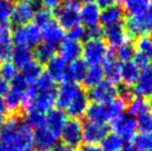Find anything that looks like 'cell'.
I'll list each match as a JSON object with an SVG mask.
<instances>
[{"instance_id":"obj_54","label":"cell","mask_w":152,"mask_h":151,"mask_svg":"<svg viewBox=\"0 0 152 151\" xmlns=\"http://www.w3.org/2000/svg\"><path fill=\"white\" fill-rule=\"evenodd\" d=\"M9 88V84L6 82L4 79L0 78V99H4V95L7 92V90Z\"/></svg>"},{"instance_id":"obj_55","label":"cell","mask_w":152,"mask_h":151,"mask_svg":"<svg viewBox=\"0 0 152 151\" xmlns=\"http://www.w3.org/2000/svg\"><path fill=\"white\" fill-rule=\"evenodd\" d=\"M55 151H78L76 147H72V146H68V144H59L55 148Z\"/></svg>"},{"instance_id":"obj_3","label":"cell","mask_w":152,"mask_h":151,"mask_svg":"<svg viewBox=\"0 0 152 151\" xmlns=\"http://www.w3.org/2000/svg\"><path fill=\"white\" fill-rule=\"evenodd\" d=\"M79 0H64L59 8L56 10V21L64 30H69L80 25L79 18V9H80Z\"/></svg>"},{"instance_id":"obj_23","label":"cell","mask_w":152,"mask_h":151,"mask_svg":"<svg viewBox=\"0 0 152 151\" xmlns=\"http://www.w3.org/2000/svg\"><path fill=\"white\" fill-rule=\"evenodd\" d=\"M67 66L68 63L64 61L59 56H55L46 63V71L45 72L56 82L57 81L62 82L64 80H66Z\"/></svg>"},{"instance_id":"obj_15","label":"cell","mask_w":152,"mask_h":151,"mask_svg":"<svg viewBox=\"0 0 152 151\" xmlns=\"http://www.w3.org/2000/svg\"><path fill=\"white\" fill-rule=\"evenodd\" d=\"M103 37L106 38V43L108 45V47H111L114 49L130 40V37L122 22L106 27L103 29Z\"/></svg>"},{"instance_id":"obj_48","label":"cell","mask_w":152,"mask_h":151,"mask_svg":"<svg viewBox=\"0 0 152 151\" xmlns=\"http://www.w3.org/2000/svg\"><path fill=\"white\" fill-rule=\"evenodd\" d=\"M103 37V28L100 26L86 29V39H102Z\"/></svg>"},{"instance_id":"obj_60","label":"cell","mask_w":152,"mask_h":151,"mask_svg":"<svg viewBox=\"0 0 152 151\" xmlns=\"http://www.w3.org/2000/svg\"><path fill=\"white\" fill-rule=\"evenodd\" d=\"M149 99H150V100H149V103H148V105H149V109H150L152 111V96L150 97Z\"/></svg>"},{"instance_id":"obj_58","label":"cell","mask_w":152,"mask_h":151,"mask_svg":"<svg viewBox=\"0 0 152 151\" xmlns=\"http://www.w3.org/2000/svg\"><path fill=\"white\" fill-rule=\"evenodd\" d=\"M120 151H137L134 149V147L132 144H123V147L121 148Z\"/></svg>"},{"instance_id":"obj_62","label":"cell","mask_w":152,"mask_h":151,"mask_svg":"<svg viewBox=\"0 0 152 151\" xmlns=\"http://www.w3.org/2000/svg\"><path fill=\"white\" fill-rule=\"evenodd\" d=\"M79 1H83V2H86V1H93V0H79Z\"/></svg>"},{"instance_id":"obj_9","label":"cell","mask_w":152,"mask_h":151,"mask_svg":"<svg viewBox=\"0 0 152 151\" xmlns=\"http://www.w3.org/2000/svg\"><path fill=\"white\" fill-rule=\"evenodd\" d=\"M100 16H101V8L94 1H86L80 6L79 9L80 25L83 26L86 29L100 25Z\"/></svg>"},{"instance_id":"obj_19","label":"cell","mask_w":152,"mask_h":151,"mask_svg":"<svg viewBox=\"0 0 152 151\" xmlns=\"http://www.w3.org/2000/svg\"><path fill=\"white\" fill-rule=\"evenodd\" d=\"M123 26L130 38H139L149 34V27L145 15L143 16H128Z\"/></svg>"},{"instance_id":"obj_28","label":"cell","mask_w":152,"mask_h":151,"mask_svg":"<svg viewBox=\"0 0 152 151\" xmlns=\"http://www.w3.org/2000/svg\"><path fill=\"white\" fill-rule=\"evenodd\" d=\"M140 69L138 66H135L133 61L121 63V70H120V76H121V82L127 87H133V84L137 82L138 77L140 75Z\"/></svg>"},{"instance_id":"obj_32","label":"cell","mask_w":152,"mask_h":151,"mask_svg":"<svg viewBox=\"0 0 152 151\" xmlns=\"http://www.w3.org/2000/svg\"><path fill=\"white\" fill-rule=\"evenodd\" d=\"M104 80V75L101 66H90L87 69L86 76L83 78V84L87 88H92Z\"/></svg>"},{"instance_id":"obj_7","label":"cell","mask_w":152,"mask_h":151,"mask_svg":"<svg viewBox=\"0 0 152 151\" xmlns=\"http://www.w3.org/2000/svg\"><path fill=\"white\" fill-rule=\"evenodd\" d=\"M88 97L89 100H91L93 103L106 105L118 97V88L109 81L103 80L99 84L89 89Z\"/></svg>"},{"instance_id":"obj_40","label":"cell","mask_w":152,"mask_h":151,"mask_svg":"<svg viewBox=\"0 0 152 151\" xmlns=\"http://www.w3.org/2000/svg\"><path fill=\"white\" fill-rule=\"evenodd\" d=\"M123 142L117 134L110 132L104 137V139L101 141V146L103 151H120L123 147Z\"/></svg>"},{"instance_id":"obj_33","label":"cell","mask_w":152,"mask_h":151,"mask_svg":"<svg viewBox=\"0 0 152 151\" xmlns=\"http://www.w3.org/2000/svg\"><path fill=\"white\" fill-rule=\"evenodd\" d=\"M106 109H107V116H108V121L110 123L111 121H113L114 119H117L120 116H122V114L126 113L127 103L117 97L112 101L106 103Z\"/></svg>"},{"instance_id":"obj_14","label":"cell","mask_w":152,"mask_h":151,"mask_svg":"<svg viewBox=\"0 0 152 151\" xmlns=\"http://www.w3.org/2000/svg\"><path fill=\"white\" fill-rule=\"evenodd\" d=\"M134 96L140 98H150L152 96V66L143 68L140 70L137 82L132 87Z\"/></svg>"},{"instance_id":"obj_21","label":"cell","mask_w":152,"mask_h":151,"mask_svg":"<svg viewBox=\"0 0 152 151\" xmlns=\"http://www.w3.org/2000/svg\"><path fill=\"white\" fill-rule=\"evenodd\" d=\"M56 92H37L34 101L23 109H34L46 114L56 106Z\"/></svg>"},{"instance_id":"obj_18","label":"cell","mask_w":152,"mask_h":151,"mask_svg":"<svg viewBox=\"0 0 152 151\" xmlns=\"http://www.w3.org/2000/svg\"><path fill=\"white\" fill-rule=\"evenodd\" d=\"M101 67L107 81H109L110 84H114V86L121 84V76H120L121 63L114 57V54L112 51H110L109 55L107 56L104 61L102 62Z\"/></svg>"},{"instance_id":"obj_17","label":"cell","mask_w":152,"mask_h":151,"mask_svg":"<svg viewBox=\"0 0 152 151\" xmlns=\"http://www.w3.org/2000/svg\"><path fill=\"white\" fill-rule=\"evenodd\" d=\"M67 121V113L64 112V110L59 109V108H53L49 112L46 113L45 127L49 131H51L55 136L60 138V133H61L62 129L66 126Z\"/></svg>"},{"instance_id":"obj_11","label":"cell","mask_w":152,"mask_h":151,"mask_svg":"<svg viewBox=\"0 0 152 151\" xmlns=\"http://www.w3.org/2000/svg\"><path fill=\"white\" fill-rule=\"evenodd\" d=\"M41 29V40L43 43L52 47L53 49H58L60 43L64 41L66 38L64 30L59 26V23L55 20H52L50 23L46 25Z\"/></svg>"},{"instance_id":"obj_59","label":"cell","mask_w":152,"mask_h":151,"mask_svg":"<svg viewBox=\"0 0 152 151\" xmlns=\"http://www.w3.org/2000/svg\"><path fill=\"white\" fill-rule=\"evenodd\" d=\"M12 1V0H11ZM13 1H17V2H30V4H34L36 0H13Z\"/></svg>"},{"instance_id":"obj_35","label":"cell","mask_w":152,"mask_h":151,"mask_svg":"<svg viewBox=\"0 0 152 151\" xmlns=\"http://www.w3.org/2000/svg\"><path fill=\"white\" fill-rule=\"evenodd\" d=\"M27 125L31 129H40L45 127L46 122V114L34 109H26L25 110V119Z\"/></svg>"},{"instance_id":"obj_12","label":"cell","mask_w":152,"mask_h":151,"mask_svg":"<svg viewBox=\"0 0 152 151\" xmlns=\"http://www.w3.org/2000/svg\"><path fill=\"white\" fill-rule=\"evenodd\" d=\"M108 133V127L103 123L87 121L82 126V141L86 143L99 144Z\"/></svg>"},{"instance_id":"obj_34","label":"cell","mask_w":152,"mask_h":151,"mask_svg":"<svg viewBox=\"0 0 152 151\" xmlns=\"http://www.w3.org/2000/svg\"><path fill=\"white\" fill-rule=\"evenodd\" d=\"M149 110V105L145 101V99L134 96L127 103V114H129L132 118H137L141 113L145 112Z\"/></svg>"},{"instance_id":"obj_26","label":"cell","mask_w":152,"mask_h":151,"mask_svg":"<svg viewBox=\"0 0 152 151\" xmlns=\"http://www.w3.org/2000/svg\"><path fill=\"white\" fill-rule=\"evenodd\" d=\"M13 47L12 30L9 26L0 28V61L10 60Z\"/></svg>"},{"instance_id":"obj_41","label":"cell","mask_w":152,"mask_h":151,"mask_svg":"<svg viewBox=\"0 0 152 151\" xmlns=\"http://www.w3.org/2000/svg\"><path fill=\"white\" fill-rule=\"evenodd\" d=\"M12 8L13 4L11 0H0V28L10 25Z\"/></svg>"},{"instance_id":"obj_13","label":"cell","mask_w":152,"mask_h":151,"mask_svg":"<svg viewBox=\"0 0 152 151\" xmlns=\"http://www.w3.org/2000/svg\"><path fill=\"white\" fill-rule=\"evenodd\" d=\"M37 9L34 4L30 2H17L13 6L12 12H11V20L13 25L21 26L32 22L36 15Z\"/></svg>"},{"instance_id":"obj_61","label":"cell","mask_w":152,"mask_h":151,"mask_svg":"<svg viewBox=\"0 0 152 151\" xmlns=\"http://www.w3.org/2000/svg\"><path fill=\"white\" fill-rule=\"evenodd\" d=\"M4 118H0V129H1V127H2V123H4Z\"/></svg>"},{"instance_id":"obj_2","label":"cell","mask_w":152,"mask_h":151,"mask_svg":"<svg viewBox=\"0 0 152 151\" xmlns=\"http://www.w3.org/2000/svg\"><path fill=\"white\" fill-rule=\"evenodd\" d=\"M29 84L26 82L20 73H18L10 82L9 88L4 97V105L8 111L16 112L23 107V95Z\"/></svg>"},{"instance_id":"obj_63","label":"cell","mask_w":152,"mask_h":151,"mask_svg":"<svg viewBox=\"0 0 152 151\" xmlns=\"http://www.w3.org/2000/svg\"><path fill=\"white\" fill-rule=\"evenodd\" d=\"M37 151H47V150H37Z\"/></svg>"},{"instance_id":"obj_22","label":"cell","mask_w":152,"mask_h":151,"mask_svg":"<svg viewBox=\"0 0 152 151\" xmlns=\"http://www.w3.org/2000/svg\"><path fill=\"white\" fill-rule=\"evenodd\" d=\"M89 103H90V100H89L88 93L85 90H82L64 109L66 110L64 112L67 113V116H70L72 119H79L80 117L85 116Z\"/></svg>"},{"instance_id":"obj_39","label":"cell","mask_w":152,"mask_h":151,"mask_svg":"<svg viewBox=\"0 0 152 151\" xmlns=\"http://www.w3.org/2000/svg\"><path fill=\"white\" fill-rule=\"evenodd\" d=\"M34 87L36 88L37 92H55L57 91L56 81L51 79L45 71L34 84Z\"/></svg>"},{"instance_id":"obj_5","label":"cell","mask_w":152,"mask_h":151,"mask_svg":"<svg viewBox=\"0 0 152 151\" xmlns=\"http://www.w3.org/2000/svg\"><path fill=\"white\" fill-rule=\"evenodd\" d=\"M13 151H34V131L23 119L19 118L17 131L11 143Z\"/></svg>"},{"instance_id":"obj_42","label":"cell","mask_w":152,"mask_h":151,"mask_svg":"<svg viewBox=\"0 0 152 151\" xmlns=\"http://www.w3.org/2000/svg\"><path fill=\"white\" fill-rule=\"evenodd\" d=\"M135 50L145 55L147 57L151 59L152 61V36L145 34L142 37H139L135 42Z\"/></svg>"},{"instance_id":"obj_4","label":"cell","mask_w":152,"mask_h":151,"mask_svg":"<svg viewBox=\"0 0 152 151\" xmlns=\"http://www.w3.org/2000/svg\"><path fill=\"white\" fill-rule=\"evenodd\" d=\"M12 41L15 45H20L32 48L37 47L41 41V29L32 22L17 26L12 30Z\"/></svg>"},{"instance_id":"obj_20","label":"cell","mask_w":152,"mask_h":151,"mask_svg":"<svg viewBox=\"0 0 152 151\" xmlns=\"http://www.w3.org/2000/svg\"><path fill=\"white\" fill-rule=\"evenodd\" d=\"M58 49H59L60 58L67 63H70L72 61L80 59L82 45L79 41H75L69 38H64V40L60 43Z\"/></svg>"},{"instance_id":"obj_53","label":"cell","mask_w":152,"mask_h":151,"mask_svg":"<svg viewBox=\"0 0 152 151\" xmlns=\"http://www.w3.org/2000/svg\"><path fill=\"white\" fill-rule=\"evenodd\" d=\"M117 1L118 0H94V2L102 9L108 8L110 6H113V4H117Z\"/></svg>"},{"instance_id":"obj_38","label":"cell","mask_w":152,"mask_h":151,"mask_svg":"<svg viewBox=\"0 0 152 151\" xmlns=\"http://www.w3.org/2000/svg\"><path fill=\"white\" fill-rule=\"evenodd\" d=\"M56 56V49L46 43H39L34 51V58L40 65H46Z\"/></svg>"},{"instance_id":"obj_50","label":"cell","mask_w":152,"mask_h":151,"mask_svg":"<svg viewBox=\"0 0 152 151\" xmlns=\"http://www.w3.org/2000/svg\"><path fill=\"white\" fill-rule=\"evenodd\" d=\"M39 2L42 8L52 11V10H57L59 8L61 4L64 2V0H39Z\"/></svg>"},{"instance_id":"obj_56","label":"cell","mask_w":152,"mask_h":151,"mask_svg":"<svg viewBox=\"0 0 152 151\" xmlns=\"http://www.w3.org/2000/svg\"><path fill=\"white\" fill-rule=\"evenodd\" d=\"M7 112H8V110H7V107L4 105V99H0V118H4Z\"/></svg>"},{"instance_id":"obj_64","label":"cell","mask_w":152,"mask_h":151,"mask_svg":"<svg viewBox=\"0 0 152 151\" xmlns=\"http://www.w3.org/2000/svg\"><path fill=\"white\" fill-rule=\"evenodd\" d=\"M0 63H1V61H0Z\"/></svg>"},{"instance_id":"obj_36","label":"cell","mask_w":152,"mask_h":151,"mask_svg":"<svg viewBox=\"0 0 152 151\" xmlns=\"http://www.w3.org/2000/svg\"><path fill=\"white\" fill-rule=\"evenodd\" d=\"M113 54L114 57L118 59V61L120 63L132 61V59L135 55L134 43H132L130 40L124 42L121 46H119L118 48H115V52H113Z\"/></svg>"},{"instance_id":"obj_29","label":"cell","mask_w":152,"mask_h":151,"mask_svg":"<svg viewBox=\"0 0 152 151\" xmlns=\"http://www.w3.org/2000/svg\"><path fill=\"white\" fill-rule=\"evenodd\" d=\"M87 121L97 122V123H108V116H107L106 105H99V103H89L87 111L85 113Z\"/></svg>"},{"instance_id":"obj_24","label":"cell","mask_w":152,"mask_h":151,"mask_svg":"<svg viewBox=\"0 0 152 151\" xmlns=\"http://www.w3.org/2000/svg\"><path fill=\"white\" fill-rule=\"evenodd\" d=\"M124 18V11L121 6L113 4L108 8H104L101 10V16H100V23L104 28L112 25L121 23Z\"/></svg>"},{"instance_id":"obj_6","label":"cell","mask_w":152,"mask_h":151,"mask_svg":"<svg viewBox=\"0 0 152 151\" xmlns=\"http://www.w3.org/2000/svg\"><path fill=\"white\" fill-rule=\"evenodd\" d=\"M110 126L112 129V133L117 134L123 142L131 141L138 131L135 119L126 113L110 122Z\"/></svg>"},{"instance_id":"obj_44","label":"cell","mask_w":152,"mask_h":151,"mask_svg":"<svg viewBox=\"0 0 152 151\" xmlns=\"http://www.w3.org/2000/svg\"><path fill=\"white\" fill-rule=\"evenodd\" d=\"M135 119L137 127L140 132H152V111L150 109L141 113Z\"/></svg>"},{"instance_id":"obj_27","label":"cell","mask_w":152,"mask_h":151,"mask_svg":"<svg viewBox=\"0 0 152 151\" xmlns=\"http://www.w3.org/2000/svg\"><path fill=\"white\" fill-rule=\"evenodd\" d=\"M88 66L82 59H78L76 61L68 63L67 66V75H66V80L72 81V82H82L83 78L86 76Z\"/></svg>"},{"instance_id":"obj_10","label":"cell","mask_w":152,"mask_h":151,"mask_svg":"<svg viewBox=\"0 0 152 151\" xmlns=\"http://www.w3.org/2000/svg\"><path fill=\"white\" fill-rule=\"evenodd\" d=\"M82 126L83 123L79 119H69L60 133L62 143L77 147L82 142Z\"/></svg>"},{"instance_id":"obj_57","label":"cell","mask_w":152,"mask_h":151,"mask_svg":"<svg viewBox=\"0 0 152 151\" xmlns=\"http://www.w3.org/2000/svg\"><path fill=\"white\" fill-rule=\"evenodd\" d=\"M0 151H13V150L9 144L2 142V141H0Z\"/></svg>"},{"instance_id":"obj_47","label":"cell","mask_w":152,"mask_h":151,"mask_svg":"<svg viewBox=\"0 0 152 151\" xmlns=\"http://www.w3.org/2000/svg\"><path fill=\"white\" fill-rule=\"evenodd\" d=\"M132 61H133V63H134L135 66H138L140 69H143V68L150 66L151 59L149 58V57H147L145 55H143V54H141V52L135 50V55H134V57H133V59H132Z\"/></svg>"},{"instance_id":"obj_31","label":"cell","mask_w":152,"mask_h":151,"mask_svg":"<svg viewBox=\"0 0 152 151\" xmlns=\"http://www.w3.org/2000/svg\"><path fill=\"white\" fill-rule=\"evenodd\" d=\"M42 65L37 62L36 60H32L25 68H22L20 75L22 76V78L26 80V82L28 84H34L39 77L42 75Z\"/></svg>"},{"instance_id":"obj_46","label":"cell","mask_w":152,"mask_h":151,"mask_svg":"<svg viewBox=\"0 0 152 151\" xmlns=\"http://www.w3.org/2000/svg\"><path fill=\"white\" fill-rule=\"evenodd\" d=\"M66 38L81 42L83 39H86V28L81 25L76 26V27L68 30V32L66 34Z\"/></svg>"},{"instance_id":"obj_49","label":"cell","mask_w":152,"mask_h":151,"mask_svg":"<svg viewBox=\"0 0 152 151\" xmlns=\"http://www.w3.org/2000/svg\"><path fill=\"white\" fill-rule=\"evenodd\" d=\"M133 97H134V93H133V90H132L131 87L124 86L123 88L118 89V98H120L126 103H128Z\"/></svg>"},{"instance_id":"obj_51","label":"cell","mask_w":152,"mask_h":151,"mask_svg":"<svg viewBox=\"0 0 152 151\" xmlns=\"http://www.w3.org/2000/svg\"><path fill=\"white\" fill-rule=\"evenodd\" d=\"M78 151H103L102 148L99 144H90V143H85L82 144Z\"/></svg>"},{"instance_id":"obj_16","label":"cell","mask_w":152,"mask_h":151,"mask_svg":"<svg viewBox=\"0 0 152 151\" xmlns=\"http://www.w3.org/2000/svg\"><path fill=\"white\" fill-rule=\"evenodd\" d=\"M58 137L49 131L46 127L34 131V146L37 150L53 151L58 146Z\"/></svg>"},{"instance_id":"obj_45","label":"cell","mask_w":152,"mask_h":151,"mask_svg":"<svg viewBox=\"0 0 152 151\" xmlns=\"http://www.w3.org/2000/svg\"><path fill=\"white\" fill-rule=\"evenodd\" d=\"M52 20H55V16H53L52 11L47 10V9H45V8L37 9L36 15H34V22L38 26L39 28L45 27L46 25L50 23Z\"/></svg>"},{"instance_id":"obj_37","label":"cell","mask_w":152,"mask_h":151,"mask_svg":"<svg viewBox=\"0 0 152 151\" xmlns=\"http://www.w3.org/2000/svg\"><path fill=\"white\" fill-rule=\"evenodd\" d=\"M132 146L137 151H152V132H137L133 137Z\"/></svg>"},{"instance_id":"obj_52","label":"cell","mask_w":152,"mask_h":151,"mask_svg":"<svg viewBox=\"0 0 152 151\" xmlns=\"http://www.w3.org/2000/svg\"><path fill=\"white\" fill-rule=\"evenodd\" d=\"M145 18H147V22H148L149 34H151L152 36V0H150V4H149L148 11L145 13Z\"/></svg>"},{"instance_id":"obj_8","label":"cell","mask_w":152,"mask_h":151,"mask_svg":"<svg viewBox=\"0 0 152 151\" xmlns=\"http://www.w3.org/2000/svg\"><path fill=\"white\" fill-rule=\"evenodd\" d=\"M83 89L81 88L79 84L72 82L69 80H64L60 86L57 88L56 92V106L59 109L64 110L68 106L70 105L75 98L82 91Z\"/></svg>"},{"instance_id":"obj_1","label":"cell","mask_w":152,"mask_h":151,"mask_svg":"<svg viewBox=\"0 0 152 151\" xmlns=\"http://www.w3.org/2000/svg\"><path fill=\"white\" fill-rule=\"evenodd\" d=\"M109 52V47L103 39H86L81 49V57L88 67L100 66Z\"/></svg>"},{"instance_id":"obj_30","label":"cell","mask_w":152,"mask_h":151,"mask_svg":"<svg viewBox=\"0 0 152 151\" xmlns=\"http://www.w3.org/2000/svg\"><path fill=\"white\" fill-rule=\"evenodd\" d=\"M149 4L150 0H122V9L128 16H143Z\"/></svg>"},{"instance_id":"obj_43","label":"cell","mask_w":152,"mask_h":151,"mask_svg":"<svg viewBox=\"0 0 152 151\" xmlns=\"http://www.w3.org/2000/svg\"><path fill=\"white\" fill-rule=\"evenodd\" d=\"M18 73V69L10 60L2 61L0 63V78L4 79L6 82L9 84Z\"/></svg>"},{"instance_id":"obj_25","label":"cell","mask_w":152,"mask_h":151,"mask_svg":"<svg viewBox=\"0 0 152 151\" xmlns=\"http://www.w3.org/2000/svg\"><path fill=\"white\" fill-rule=\"evenodd\" d=\"M32 60H34V51L31 48L26 46H20V45H16L13 47L12 54L10 57V61L16 66L17 69L21 70L22 68H25Z\"/></svg>"}]
</instances>
